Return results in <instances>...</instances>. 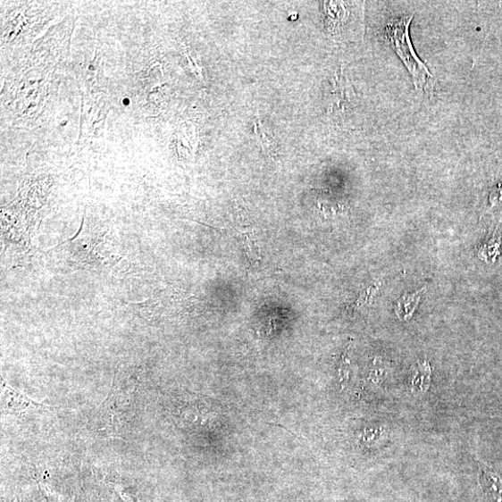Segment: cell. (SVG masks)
I'll return each mask as SVG.
<instances>
[{
	"label": "cell",
	"mask_w": 502,
	"mask_h": 502,
	"mask_svg": "<svg viewBox=\"0 0 502 502\" xmlns=\"http://www.w3.org/2000/svg\"><path fill=\"white\" fill-rule=\"evenodd\" d=\"M489 203L492 208L502 207V181L490 193Z\"/></svg>",
	"instance_id": "12"
},
{
	"label": "cell",
	"mask_w": 502,
	"mask_h": 502,
	"mask_svg": "<svg viewBox=\"0 0 502 502\" xmlns=\"http://www.w3.org/2000/svg\"><path fill=\"white\" fill-rule=\"evenodd\" d=\"M431 366L427 361H418L417 366L414 369V374L410 384H412V390L414 394L425 393L431 384Z\"/></svg>",
	"instance_id": "7"
},
{
	"label": "cell",
	"mask_w": 502,
	"mask_h": 502,
	"mask_svg": "<svg viewBox=\"0 0 502 502\" xmlns=\"http://www.w3.org/2000/svg\"><path fill=\"white\" fill-rule=\"evenodd\" d=\"M477 255L487 264L502 266V227H497L488 236L479 247Z\"/></svg>",
	"instance_id": "4"
},
{
	"label": "cell",
	"mask_w": 502,
	"mask_h": 502,
	"mask_svg": "<svg viewBox=\"0 0 502 502\" xmlns=\"http://www.w3.org/2000/svg\"><path fill=\"white\" fill-rule=\"evenodd\" d=\"M481 484L492 500V502H502V477L492 467L481 464Z\"/></svg>",
	"instance_id": "5"
},
{
	"label": "cell",
	"mask_w": 502,
	"mask_h": 502,
	"mask_svg": "<svg viewBox=\"0 0 502 502\" xmlns=\"http://www.w3.org/2000/svg\"><path fill=\"white\" fill-rule=\"evenodd\" d=\"M413 19L414 15H402L388 20L384 28V38L413 76L416 88L431 96L433 93L435 79L418 57L410 40L409 26Z\"/></svg>",
	"instance_id": "1"
},
{
	"label": "cell",
	"mask_w": 502,
	"mask_h": 502,
	"mask_svg": "<svg viewBox=\"0 0 502 502\" xmlns=\"http://www.w3.org/2000/svg\"><path fill=\"white\" fill-rule=\"evenodd\" d=\"M426 290L427 287H424L416 292L406 293L397 302L395 313L401 322H409L414 317Z\"/></svg>",
	"instance_id": "6"
},
{
	"label": "cell",
	"mask_w": 502,
	"mask_h": 502,
	"mask_svg": "<svg viewBox=\"0 0 502 502\" xmlns=\"http://www.w3.org/2000/svg\"><path fill=\"white\" fill-rule=\"evenodd\" d=\"M381 288V283L377 282L361 289L352 305L351 310L356 312L362 307L372 305L373 300L380 294Z\"/></svg>",
	"instance_id": "9"
},
{
	"label": "cell",
	"mask_w": 502,
	"mask_h": 502,
	"mask_svg": "<svg viewBox=\"0 0 502 502\" xmlns=\"http://www.w3.org/2000/svg\"><path fill=\"white\" fill-rule=\"evenodd\" d=\"M137 380L118 374L113 380L109 396L98 414L99 429L108 435H115L130 420Z\"/></svg>",
	"instance_id": "2"
},
{
	"label": "cell",
	"mask_w": 502,
	"mask_h": 502,
	"mask_svg": "<svg viewBox=\"0 0 502 502\" xmlns=\"http://www.w3.org/2000/svg\"><path fill=\"white\" fill-rule=\"evenodd\" d=\"M255 131L257 136L258 141L264 151L268 154H272V147L275 146L272 139L267 135V132L264 130L261 121H258L255 125Z\"/></svg>",
	"instance_id": "11"
},
{
	"label": "cell",
	"mask_w": 502,
	"mask_h": 502,
	"mask_svg": "<svg viewBox=\"0 0 502 502\" xmlns=\"http://www.w3.org/2000/svg\"><path fill=\"white\" fill-rule=\"evenodd\" d=\"M239 238L245 255L250 265L257 266L261 261V247L259 243L249 234L241 233Z\"/></svg>",
	"instance_id": "8"
},
{
	"label": "cell",
	"mask_w": 502,
	"mask_h": 502,
	"mask_svg": "<svg viewBox=\"0 0 502 502\" xmlns=\"http://www.w3.org/2000/svg\"><path fill=\"white\" fill-rule=\"evenodd\" d=\"M2 390L3 412L5 415H25L48 408L42 404L35 402L26 395L15 391L6 383H3Z\"/></svg>",
	"instance_id": "3"
},
{
	"label": "cell",
	"mask_w": 502,
	"mask_h": 502,
	"mask_svg": "<svg viewBox=\"0 0 502 502\" xmlns=\"http://www.w3.org/2000/svg\"><path fill=\"white\" fill-rule=\"evenodd\" d=\"M351 346H349L345 354L342 355L340 361V367L339 371V380L342 387H345L349 380L351 372V360H350Z\"/></svg>",
	"instance_id": "10"
}]
</instances>
